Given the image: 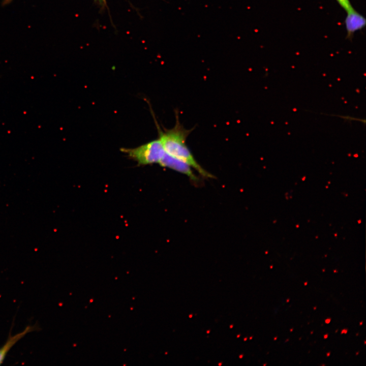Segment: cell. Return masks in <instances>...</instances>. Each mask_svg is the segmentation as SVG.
Segmentation results:
<instances>
[{"label": "cell", "instance_id": "18", "mask_svg": "<svg viewBox=\"0 0 366 366\" xmlns=\"http://www.w3.org/2000/svg\"><path fill=\"white\" fill-rule=\"evenodd\" d=\"M289 340V339H287L285 341V342H287Z\"/></svg>", "mask_w": 366, "mask_h": 366}, {"label": "cell", "instance_id": "14", "mask_svg": "<svg viewBox=\"0 0 366 366\" xmlns=\"http://www.w3.org/2000/svg\"><path fill=\"white\" fill-rule=\"evenodd\" d=\"M289 301H290V299H289V298H288V299L286 300V302H289Z\"/></svg>", "mask_w": 366, "mask_h": 366}, {"label": "cell", "instance_id": "26", "mask_svg": "<svg viewBox=\"0 0 366 366\" xmlns=\"http://www.w3.org/2000/svg\"><path fill=\"white\" fill-rule=\"evenodd\" d=\"M365 343H366V342H365V341H364V344H365Z\"/></svg>", "mask_w": 366, "mask_h": 366}, {"label": "cell", "instance_id": "17", "mask_svg": "<svg viewBox=\"0 0 366 366\" xmlns=\"http://www.w3.org/2000/svg\"><path fill=\"white\" fill-rule=\"evenodd\" d=\"M316 309H317V307H315L313 308V309H314V310H316Z\"/></svg>", "mask_w": 366, "mask_h": 366}, {"label": "cell", "instance_id": "1", "mask_svg": "<svg viewBox=\"0 0 366 366\" xmlns=\"http://www.w3.org/2000/svg\"><path fill=\"white\" fill-rule=\"evenodd\" d=\"M155 123L158 132V138L166 153L187 163L202 176L213 177L212 174L197 162L187 146V139L192 130L187 129L181 125L177 113H175V125L171 129L164 128L162 130L157 120H155Z\"/></svg>", "mask_w": 366, "mask_h": 366}, {"label": "cell", "instance_id": "16", "mask_svg": "<svg viewBox=\"0 0 366 366\" xmlns=\"http://www.w3.org/2000/svg\"><path fill=\"white\" fill-rule=\"evenodd\" d=\"M293 330V328H291V329H290V332H292Z\"/></svg>", "mask_w": 366, "mask_h": 366}, {"label": "cell", "instance_id": "23", "mask_svg": "<svg viewBox=\"0 0 366 366\" xmlns=\"http://www.w3.org/2000/svg\"><path fill=\"white\" fill-rule=\"evenodd\" d=\"M338 331V329H337L336 331V333H337Z\"/></svg>", "mask_w": 366, "mask_h": 366}, {"label": "cell", "instance_id": "4", "mask_svg": "<svg viewBox=\"0 0 366 366\" xmlns=\"http://www.w3.org/2000/svg\"><path fill=\"white\" fill-rule=\"evenodd\" d=\"M345 24L347 32L346 38L351 41L354 33L365 27L366 19L363 15L354 9L347 13Z\"/></svg>", "mask_w": 366, "mask_h": 366}, {"label": "cell", "instance_id": "3", "mask_svg": "<svg viewBox=\"0 0 366 366\" xmlns=\"http://www.w3.org/2000/svg\"><path fill=\"white\" fill-rule=\"evenodd\" d=\"M158 164L162 167L168 168L184 174L192 180L195 181L198 180L191 166L184 161L175 158L166 152Z\"/></svg>", "mask_w": 366, "mask_h": 366}, {"label": "cell", "instance_id": "21", "mask_svg": "<svg viewBox=\"0 0 366 366\" xmlns=\"http://www.w3.org/2000/svg\"><path fill=\"white\" fill-rule=\"evenodd\" d=\"M323 272H324L325 271V269H322Z\"/></svg>", "mask_w": 366, "mask_h": 366}, {"label": "cell", "instance_id": "5", "mask_svg": "<svg viewBox=\"0 0 366 366\" xmlns=\"http://www.w3.org/2000/svg\"><path fill=\"white\" fill-rule=\"evenodd\" d=\"M36 329V326L28 325L22 331L14 336L10 335L6 342L0 348V364L3 362L9 351L19 340L24 337L27 333Z\"/></svg>", "mask_w": 366, "mask_h": 366}, {"label": "cell", "instance_id": "11", "mask_svg": "<svg viewBox=\"0 0 366 366\" xmlns=\"http://www.w3.org/2000/svg\"><path fill=\"white\" fill-rule=\"evenodd\" d=\"M304 284V286H307V285H308V282H304V284Z\"/></svg>", "mask_w": 366, "mask_h": 366}, {"label": "cell", "instance_id": "10", "mask_svg": "<svg viewBox=\"0 0 366 366\" xmlns=\"http://www.w3.org/2000/svg\"><path fill=\"white\" fill-rule=\"evenodd\" d=\"M330 355V352H328L326 353V356L329 357Z\"/></svg>", "mask_w": 366, "mask_h": 366}, {"label": "cell", "instance_id": "22", "mask_svg": "<svg viewBox=\"0 0 366 366\" xmlns=\"http://www.w3.org/2000/svg\"><path fill=\"white\" fill-rule=\"evenodd\" d=\"M272 267H273V266H272V265L270 266V268L271 269Z\"/></svg>", "mask_w": 366, "mask_h": 366}, {"label": "cell", "instance_id": "27", "mask_svg": "<svg viewBox=\"0 0 366 366\" xmlns=\"http://www.w3.org/2000/svg\"></svg>", "mask_w": 366, "mask_h": 366}, {"label": "cell", "instance_id": "13", "mask_svg": "<svg viewBox=\"0 0 366 366\" xmlns=\"http://www.w3.org/2000/svg\"><path fill=\"white\" fill-rule=\"evenodd\" d=\"M362 324H363V321H362L359 323V325H362Z\"/></svg>", "mask_w": 366, "mask_h": 366}, {"label": "cell", "instance_id": "24", "mask_svg": "<svg viewBox=\"0 0 366 366\" xmlns=\"http://www.w3.org/2000/svg\"><path fill=\"white\" fill-rule=\"evenodd\" d=\"M358 333H357V334H356V336H358Z\"/></svg>", "mask_w": 366, "mask_h": 366}, {"label": "cell", "instance_id": "2", "mask_svg": "<svg viewBox=\"0 0 366 366\" xmlns=\"http://www.w3.org/2000/svg\"><path fill=\"white\" fill-rule=\"evenodd\" d=\"M120 150L140 165L158 164L165 153L159 138L135 148H121Z\"/></svg>", "mask_w": 366, "mask_h": 366}, {"label": "cell", "instance_id": "20", "mask_svg": "<svg viewBox=\"0 0 366 366\" xmlns=\"http://www.w3.org/2000/svg\"><path fill=\"white\" fill-rule=\"evenodd\" d=\"M313 332H314V331L313 330V331H312L311 332V334H313Z\"/></svg>", "mask_w": 366, "mask_h": 366}, {"label": "cell", "instance_id": "6", "mask_svg": "<svg viewBox=\"0 0 366 366\" xmlns=\"http://www.w3.org/2000/svg\"><path fill=\"white\" fill-rule=\"evenodd\" d=\"M338 4L343 8L346 13L354 9L350 0H336Z\"/></svg>", "mask_w": 366, "mask_h": 366}, {"label": "cell", "instance_id": "8", "mask_svg": "<svg viewBox=\"0 0 366 366\" xmlns=\"http://www.w3.org/2000/svg\"><path fill=\"white\" fill-rule=\"evenodd\" d=\"M331 321V318H327L325 320V323L326 324H329Z\"/></svg>", "mask_w": 366, "mask_h": 366}, {"label": "cell", "instance_id": "12", "mask_svg": "<svg viewBox=\"0 0 366 366\" xmlns=\"http://www.w3.org/2000/svg\"><path fill=\"white\" fill-rule=\"evenodd\" d=\"M338 272V271L337 270H336V269L333 270V272H334V273H337V272Z\"/></svg>", "mask_w": 366, "mask_h": 366}, {"label": "cell", "instance_id": "9", "mask_svg": "<svg viewBox=\"0 0 366 366\" xmlns=\"http://www.w3.org/2000/svg\"><path fill=\"white\" fill-rule=\"evenodd\" d=\"M328 337V334L326 333L324 335L323 338L324 339H326Z\"/></svg>", "mask_w": 366, "mask_h": 366}, {"label": "cell", "instance_id": "15", "mask_svg": "<svg viewBox=\"0 0 366 366\" xmlns=\"http://www.w3.org/2000/svg\"><path fill=\"white\" fill-rule=\"evenodd\" d=\"M277 338H278L277 337H274L273 339V340L276 341V340H277Z\"/></svg>", "mask_w": 366, "mask_h": 366}, {"label": "cell", "instance_id": "19", "mask_svg": "<svg viewBox=\"0 0 366 366\" xmlns=\"http://www.w3.org/2000/svg\"><path fill=\"white\" fill-rule=\"evenodd\" d=\"M355 354H356V355H358V354H359V352H357Z\"/></svg>", "mask_w": 366, "mask_h": 366}, {"label": "cell", "instance_id": "7", "mask_svg": "<svg viewBox=\"0 0 366 366\" xmlns=\"http://www.w3.org/2000/svg\"><path fill=\"white\" fill-rule=\"evenodd\" d=\"M348 329H343L341 332V334H346L348 332Z\"/></svg>", "mask_w": 366, "mask_h": 366}, {"label": "cell", "instance_id": "25", "mask_svg": "<svg viewBox=\"0 0 366 366\" xmlns=\"http://www.w3.org/2000/svg\"><path fill=\"white\" fill-rule=\"evenodd\" d=\"M263 365H266V364L265 363V364H264Z\"/></svg>", "mask_w": 366, "mask_h": 366}]
</instances>
